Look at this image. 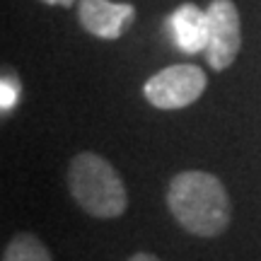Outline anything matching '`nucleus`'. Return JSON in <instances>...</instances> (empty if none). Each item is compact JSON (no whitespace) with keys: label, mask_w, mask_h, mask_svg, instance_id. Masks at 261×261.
<instances>
[{"label":"nucleus","mask_w":261,"mask_h":261,"mask_svg":"<svg viewBox=\"0 0 261 261\" xmlns=\"http://www.w3.org/2000/svg\"><path fill=\"white\" fill-rule=\"evenodd\" d=\"M167 205L177 223L191 234L215 237L227 230L232 205L223 181L201 169L179 172L167 189Z\"/></svg>","instance_id":"1"},{"label":"nucleus","mask_w":261,"mask_h":261,"mask_svg":"<svg viewBox=\"0 0 261 261\" xmlns=\"http://www.w3.org/2000/svg\"><path fill=\"white\" fill-rule=\"evenodd\" d=\"M68 189L77 205L94 218H119L128 205V194L119 172L97 152H77L70 160Z\"/></svg>","instance_id":"2"},{"label":"nucleus","mask_w":261,"mask_h":261,"mask_svg":"<svg viewBox=\"0 0 261 261\" xmlns=\"http://www.w3.org/2000/svg\"><path fill=\"white\" fill-rule=\"evenodd\" d=\"M203 68L194 63H177L160 70L143 85V94L155 109H184L205 92Z\"/></svg>","instance_id":"3"},{"label":"nucleus","mask_w":261,"mask_h":261,"mask_svg":"<svg viewBox=\"0 0 261 261\" xmlns=\"http://www.w3.org/2000/svg\"><path fill=\"white\" fill-rule=\"evenodd\" d=\"M208 46L205 58L213 70L230 68L242 48V27H240V12L232 0H213L208 8Z\"/></svg>","instance_id":"4"},{"label":"nucleus","mask_w":261,"mask_h":261,"mask_svg":"<svg viewBox=\"0 0 261 261\" xmlns=\"http://www.w3.org/2000/svg\"><path fill=\"white\" fill-rule=\"evenodd\" d=\"M80 24L99 39H119L136 19V8L130 3L112 0H80Z\"/></svg>","instance_id":"5"},{"label":"nucleus","mask_w":261,"mask_h":261,"mask_svg":"<svg viewBox=\"0 0 261 261\" xmlns=\"http://www.w3.org/2000/svg\"><path fill=\"white\" fill-rule=\"evenodd\" d=\"M167 32L179 51L201 54L208 46V15L194 3H184L167 17Z\"/></svg>","instance_id":"6"},{"label":"nucleus","mask_w":261,"mask_h":261,"mask_svg":"<svg viewBox=\"0 0 261 261\" xmlns=\"http://www.w3.org/2000/svg\"><path fill=\"white\" fill-rule=\"evenodd\" d=\"M3 261H51V254L37 234L19 232L8 242Z\"/></svg>","instance_id":"7"},{"label":"nucleus","mask_w":261,"mask_h":261,"mask_svg":"<svg viewBox=\"0 0 261 261\" xmlns=\"http://www.w3.org/2000/svg\"><path fill=\"white\" fill-rule=\"evenodd\" d=\"M19 92H22V85H19L17 75L12 70H5L3 73V85H0V107H3V114H10L17 107Z\"/></svg>","instance_id":"8"},{"label":"nucleus","mask_w":261,"mask_h":261,"mask_svg":"<svg viewBox=\"0 0 261 261\" xmlns=\"http://www.w3.org/2000/svg\"><path fill=\"white\" fill-rule=\"evenodd\" d=\"M128 261H162V259H158L155 254H148V252H140V254H133Z\"/></svg>","instance_id":"9"},{"label":"nucleus","mask_w":261,"mask_h":261,"mask_svg":"<svg viewBox=\"0 0 261 261\" xmlns=\"http://www.w3.org/2000/svg\"><path fill=\"white\" fill-rule=\"evenodd\" d=\"M41 3H46V5H58V8H70L75 0H41Z\"/></svg>","instance_id":"10"}]
</instances>
